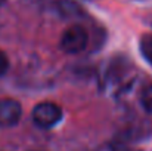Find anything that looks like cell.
<instances>
[{
  "instance_id": "5",
  "label": "cell",
  "mask_w": 152,
  "mask_h": 151,
  "mask_svg": "<svg viewBox=\"0 0 152 151\" xmlns=\"http://www.w3.org/2000/svg\"><path fill=\"white\" fill-rule=\"evenodd\" d=\"M140 104L145 111L152 114V85H148L140 94Z\"/></svg>"
},
{
  "instance_id": "2",
  "label": "cell",
  "mask_w": 152,
  "mask_h": 151,
  "mask_svg": "<svg viewBox=\"0 0 152 151\" xmlns=\"http://www.w3.org/2000/svg\"><path fill=\"white\" fill-rule=\"evenodd\" d=\"M62 119V110L53 102H42L33 110V120L39 127L50 129Z\"/></svg>"
},
{
  "instance_id": "3",
  "label": "cell",
  "mask_w": 152,
  "mask_h": 151,
  "mask_svg": "<svg viewBox=\"0 0 152 151\" xmlns=\"http://www.w3.org/2000/svg\"><path fill=\"white\" fill-rule=\"evenodd\" d=\"M22 116L19 102L9 98H0V127L15 126Z\"/></svg>"
},
{
  "instance_id": "4",
  "label": "cell",
  "mask_w": 152,
  "mask_h": 151,
  "mask_svg": "<svg viewBox=\"0 0 152 151\" xmlns=\"http://www.w3.org/2000/svg\"><path fill=\"white\" fill-rule=\"evenodd\" d=\"M140 52L143 58L152 65V34H145L140 39Z\"/></svg>"
},
{
  "instance_id": "6",
  "label": "cell",
  "mask_w": 152,
  "mask_h": 151,
  "mask_svg": "<svg viewBox=\"0 0 152 151\" xmlns=\"http://www.w3.org/2000/svg\"><path fill=\"white\" fill-rule=\"evenodd\" d=\"M7 68H9V59L3 52H0V76H3L7 71Z\"/></svg>"
},
{
  "instance_id": "1",
  "label": "cell",
  "mask_w": 152,
  "mask_h": 151,
  "mask_svg": "<svg viewBox=\"0 0 152 151\" xmlns=\"http://www.w3.org/2000/svg\"><path fill=\"white\" fill-rule=\"evenodd\" d=\"M87 42H89L87 31L81 25H71L62 34L61 48L66 53H78L86 49Z\"/></svg>"
}]
</instances>
